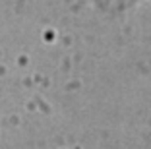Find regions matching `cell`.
<instances>
[{"label":"cell","mask_w":151,"mask_h":149,"mask_svg":"<svg viewBox=\"0 0 151 149\" xmlns=\"http://www.w3.org/2000/svg\"><path fill=\"white\" fill-rule=\"evenodd\" d=\"M89 2L95 4L99 10H103V12L120 14V12H126V10L134 8V6H138L143 0H89Z\"/></svg>","instance_id":"cell-1"}]
</instances>
